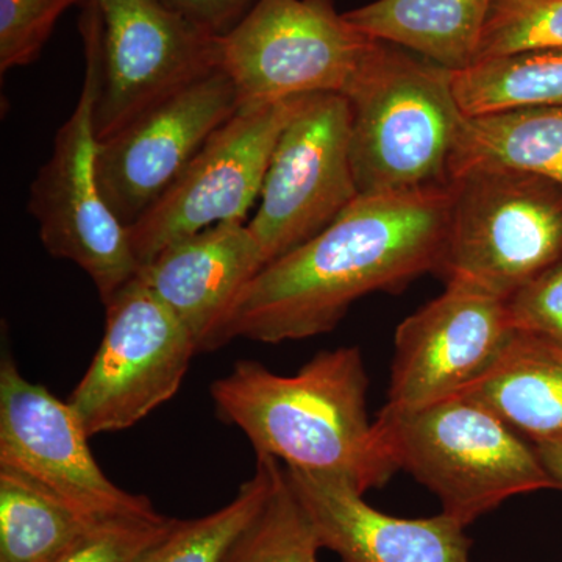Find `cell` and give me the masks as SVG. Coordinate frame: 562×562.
Wrapping results in <instances>:
<instances>
[{"instance_id": "obj_1", "label": "cell", "mask_w": 562, "mask_h": 562, "mask_svg": "<svg viewBox=\"0 0 562 562\" xmlns=\"http://www.w3.org/2000/svg\"><path fill=\"white\" fill-rule=\"evenodd\" d=\"M452 190L358 195L319 235L269 262L238 295L205 351L233 339L301 341L331 331L355 302L438 272Z\"/></svg>"}, {"instance_id": "obj_2", "label": "cell", "mask_w": 562, "mask_h": 562, "mask_svg": "<svg viewBox=\"0 0 562 562\" xmlns=\"http://www.w3.org/2000/svg\"><path fill=\"white\" fill-rule=\"evenodd\" d=\"M368 387L360 349L339 347L321 351L294 375L238 361L211 384V397L217 416L238 427L255 453L338 476L366 494L398 471L369 420Z\"/></svg>"}, {"instance_id": "obj_3", "label": "cell", "mask_w": 562, "mask_h": 562, "mask_svg": "<svg viewBox=\"0 0 562 562\" xmlns=\"http://www.w3.org/2000/svg\"><path fill=\"white\" fill-rule=\"evenodd\" d=\"M453 70L386 41H373L346 91L358 194L447 187L465 114Z\"/></svg>"}, {"instance_id": "obj_4", "label": "cell", "mask_w": 562, "mask_h": 562, "mask_svg": "<svg viewBox=\"0 0 562 562\" xmlns=\"http://www.w3.org/2000/svg\"><path fill=\"white\" fill-rule=\"evenodd\" d=\"M373 427L398 471L428 487L461 527L514 495L558 490L536 449L468 395L420 408L386 405Z\"/></svg>"}, {"instance_id": "obj_5", "label": "cell", "mask_w": 562, "mask_h": 562, "mask_svg": "<svg viewBox=\"0 0 562 562\" xmlns=\"http://www.w3.org/2000/svg\"><path fill=\"white\" fill-rule=\"evenodd\" d=\"M449 228L436 276L508 301L562 261V184L538 173L479 168L450 181Z\"/></svg>"}, {"instance_id": "obj_6", "label": "cell", "mask_w": 562, "mask_h": 562, "mask_svg": "<svg viewBox=\"0 0 562 562\" xmlns=\"http://www.w3.org/2000/svg\"><path fill=\"white\" fill-rule=\"evenodd\" d=\"M85 80L76 109L55 136L54 150L31 184L29 211L52 257L76 262L106 305L139 273L127 227L111 211L99 187V139L94 106L99 91V11L81 0Z\"/></svg>"}, {"instance_id": "obj_7", "label": "cell", "mask_w": 562, "mask_h": 562, "mask_svg": "<svg viewBox=\"0 0 562 562\" xmlns=\"http://www.w3.org/2000/svg\"><path fill=\"white\" fill-rule=\"evenodd\" d=\"M373 41L333 0H258L235 31L217 38L220 68L235 85L239 109L344 95Z\"/></svg>"}, {"instance_id": "obj_8", "label": "cell", "mask_w": 562, "mask_h": 562, "mask_svg": "<svg viewBox=\"0 0 562 562\" xmlns=\"http://www.w3.org/2000/svg\"><path fill=\"white\" fill-rule=\"evenodd\" d=\"M105 310L101 346L68 398L90 438L127 430L171 401L198 353L188 328L138 276Z\"/></svg>"}, {"instance_id": "obj_9", "label": "cell", "mask_w": 562, "mask_h": 562, "mask_svg": "<svg viewBox=\"0 0 562 562\" xmlns=\"http://www.w3.org/2000/svg\"><path fill=\"white\" fill-rule=\"evenodd\" d=\"M350 136L346 95H303L273 150L257 214L247 222L266 265L319 235L360 195Z\"/></svg>"}, {"instance_id": "obj_10", "label": "cell", "mask_w": 562, "mask_h": 562, "mask_svg": "<svg viewBox=\"0 0 562 562\" xmlns=\"http://www.w3.org/2000/svg\"><path fill=\"white\" fill-rule=\"evenodd\" d=\"M302 98L239 109L210 136L160 201L127 228L139 266L213 225L246 220Z\"/></svg>"}, {"instance_id": "obj_11", "label": "cell", "mask_w": 562, "mask_h": 562, "mask_svg": "<svg viewBox=\"0 0 562 562\" xmlns=\"http://www.w3.org/2000/svg\"><path fill=\"white\" fill-rule=\"evenodd\" d=\"M90 435L69 402L29 382L9 355L0 366V469L49 491L94 524L160 520L146 495L111 482L88 443Z\"/></svg>"}, {"instance_id": "obj_12", "label": "cell", "mask_w": 562, "mask_h": 562, "mask_svg": "<svg viewBox=\"0 0 562 562\" xmlns=\"http://www.w3.org/2000/svg\"><path fill=\"white\" fill-rule=\"evenodd\" d=\"M99 91L94 131L109 138L155 103L220 68L217 38L160 0H95Z\"/></svg>"}, {"instance_id": "obj_13", "label": "cell", "mask_w": 562, "mask_h": 562, "mask_svg": "<svg viewBox=\"0 0 562 562\" xmlns=\"http://www.w3.org/2000/svg\"><path fill=\"white\" fill-rule=\"evenodd\" d=\"M238 111L235 85L217 68L99 140V187L117 220L128 228L144 216Z\"/></svg>"}, {"instance_id": "obj_14", "label": "cell", "mask_w": 562, "mask_h": 562, "mask_svg": "<svg viewBox=\"0 0 562 562\" xmlns=\"http://www.w3.org/2000/svg\"><path fill=\"white\" fill-rule=\"evenodd\" d=\"M514 335L506 301L446 286L398 325L386 405L420 408L464 394L501 360Z\"/></svg>"}, {"instance_id": "obj_15", "label": "cell", "mask_w": 562, "mask_h": 562, "mask_svg": "<svg viewBox=\"0 0 562 562\" xmlns=\"http://www.w3.org/2000/svg\"><path fill=\"white\" fill-rule=\"evenodd\" d=\"M322 549L342 562H471L464 527L447 514L402 519L372 508L347 480L286 468Z\"/></svg>"}, {"instance_id": "obj_16", "label": "cell", "mask_w": 562, "mask_h": 562, "mask_svg": "<svg viewBox=\"0 0 562 562\" xmlns=\"http://www.w3.org/2000/svg\"><path fill=\"white\" fill-rule=\"evenodd\" d=\"M265 266L247 222L232 221L171 244L138 277L188 328L199 353Z\"/></svg>"}, {"instance_id": "obj_17", "label": "cell", "mask_w": 562, "mask_h": 562, "mask_svg": "<svg viewBox=\"0 0 562 562\" xmlns=\"http://www.w3.org/2000/svg\"><path fill=\"white\" fill-rule=\"evenodd\" d=\"M495 0H375L344 13L357 31L462 70L479 57Z\"/></svg>"}, {"instance_id": "obj_18", "label": "cell", "mask_w": 562, "mask_h": 562, "mask_svg": "<svg viewBox=\"0 0 562 562\" xmlns=\"http://www.w3.org/2000/svg\"><path fill=\"white\" fill-rule=\"evenodd\" d=\"M461 395L535 446L562 441V349L546 339L516 331L494 368Z\"/></svg>"}, {"instance_id": "obj_19", "label": "cell", "mask_w": 562, "mask_h": 562, "mask_svg": "<svg viewBox=\"0 0 562 562\" xmlns=\"http://www.w3.org/2000/svg\"><path fill=\"white\" fill-rule=\"evenodd\" d=\"M479 168L538 173L562 184V105L464 116L450 158V181Z\"/></svg>"}, {"instance_id": "obj_20", "label": "cell", "mask_w": 562, "mask_h": 562, "mask_svg": "<svg viewBox=\"0 0 562 562\" xmlns=\"http://www.w3.org/2000/svg\"><path fill=\"white\" fill-rule=\"evenodd\" d=\"M98 525L21 473L0 469V562L55 561Z\"/></svg>"}, {"instance_id": "obj_21", "label": "cell", "mask_w": 562, "mask_h": 562, "mask_svg": "<svg viewBox=\"0 0 562 562\" xmlns=\"http://www.w3.org/2000/svg\"><path fill=\"white\" fill-rule=\"evenodd\" d=\"M453 90L465 116L562 105V49L483 58L454 72Z\"/></svg>"}, {"instance_id": "obj_22", "label": "cell", "mask_w": 562, "mask_h": 562, "mask_svg": "<svg viewBox=\"0 0 562 562\" xmlns=\"http://www.w3.org/2000/svg\"><path fill=\"white\" fill-rule=\"evenodd\" d=\"M280 469L281 462L276 458L257 454L254 475L241 484L231 503L198 519L177 520L144 562H222L261 513Z\"/></svg>"}, {"instance_id": "obj_23", "label": "cell", "mask_w": 562, "mask_h": 562, "mask_svg": "<svg viewBox=\"0 0 562 562\" xmlns=\"http://www.w3.org/2000/svg\"><path fill=\"white\" fill-rule=\"evenodd\" d=\"M322 549L308 514L288 482L284 465L268 502L222 562H319Z\"/></svg>"}, {"instance_id": "obj_24", "label": "cell", "mask_w": 562, "mask_h": 562, "mask_svg": "<svg viewBox=\"0 0 562 562\" xmlns=\"http://www.w3.org/2000/svg\"><path fill=\"white\" fill-rule=\"evenodd\" d=\"M535 49H562V0H495L475 61Z\"/></svg>"}, {"instance_id": "obj_25", "label": "cell", "mask_w": 562, "mask_h": 562, "mask_svg": "<svg viewBox=\"0 0 562 562\" xmlns=\"http://www.w3.org/2000/svg\"><path fill=\"white\" fill-rule=\"evenodd\" d=\"M81 0H0V70L38 60L55 25Z\"/></svg>"}, {"instance_id": "obj_26", "label": "cell", "mask_w": 562, "mask_h": 562, "mask_svg": "<svg viewBox=\"0 0 562 562\" xmlns=\"http://www.w3.org/2000/svg\"><path fill=\"white\" fill-rule=\"evenodd\" d=\"M177 519H116L92 528L52 562H144Z\"/></svg>"}, {"instance_id": "obj_27", "label": "cell", "mask_w": 562, "mask_h": 562, "mask_svg": "<svg viewBox=\"0 0 562 562\" xmlns=\"http://www.w3.org/2000/svg\"><path fill=\"white\" fill-rule=\"evenodd\" d=\"M506 305L516 331L562 349V261L517 291Z\"/></svg>"}, {"instance_id": "obj_28", "label": "cell", "mask_w": 562, "mask_h": 562, "mask_svg": "<svg viewBox=\"0 0 562 562\" xmlns=\"http://www.w3.org/2000/svg\"><path fill=\"white\" fill-rule=\"evenodd\" d=\"M173 13L209 33L213 38H224L235 31L257 5L258 0H160Z\"/></svg>"}, {"instance_id": "obj_29", "label": "cell", "mask_w": 562, "mask_h": 562, "mask_svg": "<svg viewBox=\"0 0 562 562\" xmlns=\"http://www.w3.org/2000/svg\"><path fill=\"white\" fill-rule=\"evenodd\" d=\"M535 449L558 490H562V441L538 443Z\"/></svg>"}]
</instances>
